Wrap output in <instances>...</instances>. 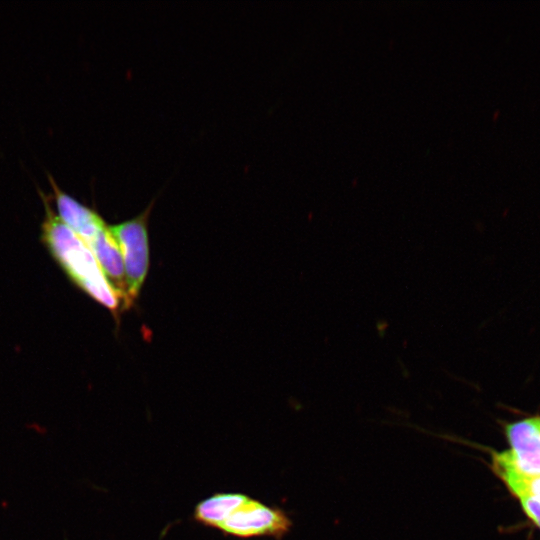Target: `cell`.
Here are the masks:
<instances>
[{
	"instance_id": "cell-6",
	"label": "cell",
	"mask_w": 540,
	"mask_h": 540,
	"mask_svg": "<svg viewBox=\"0 0 540 540\" xmlns=\"http://www.w3.org/2000/svg\"><path fill=\"white\" fill-rule=\"evenodd\" d=\"M51 183L55 194L57 215L87 244L106 226L104 220L94 210L65 193L53 180Z\"/></svg>"
},
{
	"instance_id": "cell-9",
	"label": "cell",
	"mask_w": 540,
	"mask_h": 540,
	"mask_svg": "<svg viewBox=\"0 0 540 540\" xmlns=\"http://www.w3.org/2000/svg\"><path fill=\"white\" fill-rule=\"evenodd\" d=\"M514 497L518 499L526 516L540 530V500L528 494H518Z\"/></svg>"
},
{
	"instance_id": "cell-3",
	"label": "cell",
	"mask_w": 540,
	"mask_h": 540,
	"mask_svg": "<svg viewBox=\"0 0 540 540\" xmlns=\"http://www.w3.org/2000/svg\"><path fill=\"white\" fill-rule=\"evenodd\" d=\"M291 527L292 521L282 509L249 497L218 530L241 539L271 537L281 540Z\"/></svg>"
},
{
	"instance_id": "cell-1",
	"label": "cell",
	"mask_w": 540,
	"mask_h": 540,
	"mask_svg": "<svg viewBox=\"0 0 540 540\" xmlns=\"http://www.w3.org/2000/svg\"><path fill=\"white\" fill-rule=\"evenodd\" d=\"M43 202L41 238L51 255L80 289L113 313L121 312V303L89 246L60 219L45 197Z\"/></svg>"
},
{
	"instance_id": "cell-10",
	"label": "cell",
	"mask_w": 540,
	"mask_h": 540,
	"mask_svg": "<svg viewBox=\"0 0 540 540\" xmlns=\"http://www.w3.org/2000/svg\"><path fill=\"white\" fill-rule=\"evenodd\" d=\"M537 421H538V424H539V427H540V416L537 415Z\"/></svg>"
},
{
	"instance_id": "cell-7",
	"label": "cell",
	"mask_w": 540,
	"mask_h": 540,
	"mask_svg": "<svg viewBox=\"0 0 540 540\" xmlns=\"http://www.w3.org/2000/svg\"><path fill=\"white\" fill-rule=\"evenodd\" d=\"M491 469L513 496L528 494L540 500V474L521 469L510 450L492 451Z\"/></svg>"
},
{
	"instance_id": "cell-5",
	"label": "cell",
	"mask_w": 540,
	"mask_h": 540,
	"mask_svg": "<svg viewBox=\"0 0 540 540\" xmlns=\"http://www.w3.org/2000/svg\"><path fill=\"white\" fill-rule=\"evenodd\" d=\"M510 452L524 471L540 474V427L537 415L505 424Z\"/></svg>"
},
{
	"instance_id": "cell-4",
	"label": "cell",
	"mask_w": 540,
	"mask_h": 540,
	"mask_svg": "<svg viewBox=\"0 0 540 540\" xmlns=\"http://www.w3.org/2000/svg\"><path fill=\"white\" fill-rule=\"evenodd\" d=\"M87 245L96 257L104 276L117 295L122 306V311L128 309L134 302L130 297L123 258L109 230V226L106 225L102 228Z\"/></svg>"
},
{
	"instance_id": "cell-2",
	"label": "cell",
	"mask_w": 540,
	"mask_h": 540,
	"mask_svg": "<svg viewBox=\"0 0 540 540\" xmlns=\"http://www.w3.org/2000/svg\"><path fill=\"white\" fill-rule=\"evenodd\" d=\"M149 205L141 214L125 222L109 226L124 263L130 297L135 301L149 268L148 216Z\"/></svg>"
},
{
	"instance_id": "cell-8",
	"label": "cell",
	"mask_w": 540,
	"mask_h": 540,
	"mask_svg": "<svg viewBox=\"0 0 540 540\" xmlns=\"http://www.w3.org/2000/svg\"><path fill=\"white\" fill-rule=\"evenodd\" d=\"M248 498L242 493H216L195 506L193 519L201 525L219 529Z\"/></svg>"
}]
</instances>
